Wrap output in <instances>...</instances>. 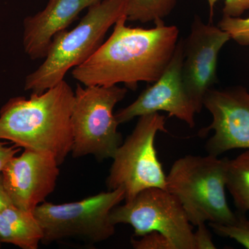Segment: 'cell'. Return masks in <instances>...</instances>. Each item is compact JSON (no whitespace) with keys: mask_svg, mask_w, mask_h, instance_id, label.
<instances>
[{"mask_svg":"<svg viewBox=\"0 0 249 249\" xmlns=\"http://www.w3.org/2000/svg\"><path fill=\"white\" fill-rule=\"evenodd\" d=\"M230 39L225 31L195 16L191 33L184 40L181 75L197 114L204 107L205 95L217 81L218 55Z\"/></svg>","mask_w":249,"mask_h":249,"instance_id":"cell-10","label":"cell"},{"mask_svg":"<svg viewBox=\"0 0 249 249\" xmlns=\"http://www.w3.org/2000/svg\"><path fill=\"white\" fill-rule=\"evenodd\" d=\"M226 188L240 213L249 212V150L228 160Z\"/></svg>","mask_w":249,"mask_h":249,"instance_id":"cell-15","label":"cell"},{"mask_svg":"<svg viewBox=\"0 0 249 249\" xmlns=\"http://www.w3.org/2000/svg\"><path fill=\"white\" fill-rule=\"evenodd\" d=\"M214 232L222 237H230L249 249V219L244 213L237 214L235 222L231 224L209 223Z\"/></svg>","mask_w":249,"mask_h":249,"instance_id":"cell-17","label":"cell"},{"mask_svg":"<svg viewBox=\"0 0 249 249\" xmlns=\"http://www.w3.org/2000/svg\"><path fill=\"white\" fill-rule=\"evenodd\" d=\"M178 0H126L125 17L129 22L163 21L175 9Z\"/></svg>","mask_w":249,"mask_h":249,"instance_id":"cell-16","label":"cell"},{"mask_svg":"<svg viewBox=\"0 0 249 249\" xmlns=\"http://www.w3.org/2000/svg\"><path fill=\"white\" fill-rule=\"evenodd\" d=\"M101 0H49L45 9L24 19L23 47L31 60L45 58L53 37L83 10Z\"/></svg>","mask_w":249,"mask_h":249,"instance_id":"cell-13","label":"cell"},{"mask_svg":"<svg viewBox=\"0 0 249 249\" xmlns=\"http://www.w3.org/2000/svg\"><path fill=\"white\" fill-rule=\"evenodd\" d=\"M203 106L213 116L200 137L214 131L206 149L209 155L219 157L233 149L249 150V93L242 88L211 89L205 95Z\"/></svg>","mask_w":249,"mask_h":249,"instance_id":"cell-11","label":"cell"},{"mask_svg":"<svg viewBox=\"0 0 249 249\" xmlns=\"http://www.w3.org/2000/svg\"><path fill=\"white\" fill-rule=\"evenodd\" d=\"M127 93V88L117 85H77L71 118L73 158L92 155L102 161L114 157L124 142L114 109Z\"/></svg>","mask_w":249,"mask_h":249,"instance_id":"cell-5","label":"cell"},{"mask_svg":"<svg viewBox=\"0 0 249 249\" xmlns=\"http://www.w3.org/2000/svg\"><path fill=\"white\" fill-rule=\"evenodd\" d=\"M11 206H13L12 202L3 186L1 176H0V213Z\"/></svg>","mask_w":249,"mask_h":249,"instance_id":"cell-23","label":"cell"},{"mask_svg":"<svg viewBox=\"0 0 249 249\" xmlns=\"http://www.w3.org/2000/svg\"><path fill=\"white\" fill-rule=\"evenodd\" d=\"M1 242H0V246H1Z\"/></svg>","mask_w":249,"mask_h":249,"instance_id":"cell-24","label":"cell"},{"mask_svg":"<svg viewBox=\"0 0 249 249\" xmlns=\"http://www.w3.org/2000/svg\"><path fill=\"white\" fill-rule=\"evenodd\" d=\"M217 27L227 32L231 39L240 45H249V17L243 19L223 16Z\"/></svg>","mask_w":249,"mask_h":249,"instance_id":"cell-18","label":"cell"},{"mask_svg":"<svg viewBox=\"0 0 249 249\" xmlns=\"http://www.w3.org/2000/svg\"><path fill=\"white\" fill-rule=\"evenodd\" d=\"M136 240L131 239L132 247L135 249H175L170 240L158 231H152Z\"/></svg>","mask_w":249,"mask_h":249,"instance_id":"cell-19","label":"cell"},{"mask_svg":"<svg viewBox=\"0 0 249 249\" xmlns=\"http://www.w3.org/2000/svg\"><path fill=\"white\" fill-rule=\"evenodd\" d=\"M227 158L188 155L177 160L166 175V190L179 200L193 226L200 223L231 224L237 214L226 196Z\"/></svg>","mask_w":249,"mask_h":249,"instance_id":"cell-4","label":"cell"},{"mask_svg":"<svg viewBox=\"0 0 249 249\" xmlns=\"http://www.w3.org/2000/svg\"><path fill=\"white\" fill-rule=\"evenodd\" d=\"M125 8L126 0H101L89 6L76 27L53 37L44 62L26 78L24 89L40 93L65 80L101 47L109 29L125 16Z\"/></svg>","mask_w":249,"mask_h":249,"instance_id":"cell-3","label":"cell"},{"mask_svg":"<svg viewBox=\"0 0 249 249\" xmlns=\"http://www.w3.org/2000/svg\"><path fill=\"white\" fill-rule=\"evenodd\" d=\"M20 150L21 147L15 145L12 147H8L4 142H0V176L6 163Z\"/></svg>","mask_w":249,"mask_h":249,"instance_id":"cell-22","label":"cell"},{"mask_svg":"<svg viewBox=\"0 0 249 249\" xmlns=\"http://www.w3.org/2000/svg\"><path fill=\"white\" fill-rule=\"evenodd\" d=\"M165 121V116L159 112L139 117L132 133L112 158L106 178L108 191L123 188L124 201H127L147 188L166 189V175L155 145L157 134L168 132Z\"/></svg>","mask_w":249,"mask_h":249,"instance_id":"cell-7","label":"cell"},{"mask_svg":"<svg viewBox=\"0 0 249 249\" xmlns=\"http://www.w3.org/2000/svg\"><path fill=\"white\" fill-rule=\"evenodd\" d=\"M110 220L114 226L122 224L133 227L134 237L158 231L175 249H196L193 225L179 200L166 189L150 188L139 192L111 210Z\"/></svg>","mask_w":249,"mask_h":249,"instance_id":"cell-8","label":"cell"},{"mask_svg":"<svg viewBox=\"0 0 249 249\" xmlns=\"http://www.w3.org/2000/svg\"><path fill=\"white\" fill-rule=\"evenodd\" d=\"M43 232L34 213L10 206L0 213V242L22 249H37Z\"/></svg>","mask_w":249,"mask_h":249,"instance_id":"cell-14","label":"cell"},{"mask_svg":"<svg viewBox=\"0 0 249 249\" xmlns=\"http://www.w3.org/2000/svg\"><path fill=\"white\" fill-rule=\"evenodd\" d=\"M48 155L25 149L5 165L1 181L13 206L34 213L55 190L60 169Z\"/></svg>","mask_w":249,"mask_h":249,"instance_id":"cell-12","label":"cell"},{"mask_svg":"<svg viewBox=\"0 0 249 249\" xmlns=\"http://www.w3.org/2000/svg\"><path fill=\"white\" fill-rule=\"evenodd\" d=\"M183 51L184 40H178L173 58L163 74L143 90L133 103L116 113L119 124L136 117L165 111L169 117L175 116L191 128L196 126L197 113L183 85L181 75Z\"/></svg>","mask_w":249,"mask_h":249,"instance_id":"cell-9","label":"cell"},{"mask_svg":"<svg viewBox=\"0 0 249 249\" xmlns=\"http://www.w3.org/2000/svg\"><path fill=\"white\" fill-rule=\"evenodd\" d=\"M74 91L65 80L30 97L11 98L0 110V140L48 155L62 165L71 152Z\"/></svg>","mask_w":249,"mask_h":249,"instance_id":"cell-2","label":"cell"},{"mask_svg":"<svg viewBox=\"0 0 249 249\" xmlns=\"http://www.w3.org/2000/svg\"><path fill=\"white\" fill-rule=\"evenodd\" d=\"M125 16L118 19L109 38L79 66L73 78L84 86L123 83L135 90L140 82L153 83L163 74L178 42L176 26L155 23L152 29L126 26Z\"/></svg>","mask_w":249,"mask_h":249,"instance_id":"cell-1","label":"cell"},{"mask_svg":"<svg viewBox=\"0 0 249 249\" xmlns=\"http://www.w3.org/2000/svg\"><path fill=\"white\" fill-rule=\"evenodd\" d=\"M124 200V190L117 188L73 202L45 201L34 212L43 232L41 243L73 238L94 245L108 240L116 231L110 220L111 210Z\"/></svg>","mask_w":249,"mask_h":249,"instance_id":"cell-6","label":"cell"},{"mask_svg":"<svg viewBox=\"0 0 249 249\" xmlns=\"http://www.w3.org/2000/svg\"><path fill=\"white\" fill-rule=\"evenodd\" d=\"M210 9V22L213 16L214 5L219 0H207ZM249 9V0H224L223 16L238 18Z\"/></svg>","mask_w":249,"mask_h":249,"instance_id":"cell-20","label":"cell"},{"mask_svg":"<svg viewBox=\"0 0 249 249\" xmlns=\"http://www.w3.org/2000/svg\"><path fill=\"white\" fill-rule=\"evenodd\" d=\"M196 227L197 229L194 232L195 249H215L212 236L206 228V223H200Z\"/></svg>","mask_w":249,"mask_h":249,"instance_id":"cell-21","label":"cell"}]
</instances>
